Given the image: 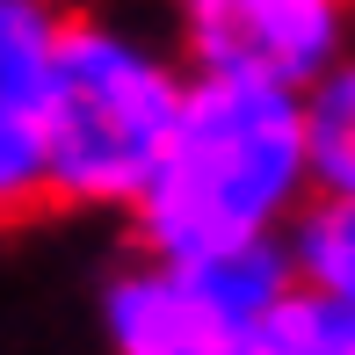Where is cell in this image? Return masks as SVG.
I'll return each mask as SVG.
<instances>
[{
  "label": "cell",
  "mask_w": 355,
  "mask_h": 355,
  "mask_svg": "<svg viewBox=\"0 0 355 355\" xmlns=\"http://www.w3.org/2000/svg\"><path fill=\"white\" fill-rule=\"evenodd\" d=\"M109 327L123 355H261V319H239L174 261L123 276L109 297Z\"/></svg>",
  "instance_id": "obj_5"
},
{
  "label": "cell",
  "mask_w": 355,
  "mask_h": 355,
  "mask_svg": "<svg viewBox=\"0 0 355 355\" xmlns=\"http://www.w3.org/2000/svg\"><path fill=\"white\" fill-rule=\"evenodd\" d=\"M182 102L189 94L138 44H123L94 15H58L44 109V159L58 203H138L167 159Z\"/></svg>",
  "instance_id": "obj_2"
},
{
  "label": "cell",
  "mask_w": 355,
  "mask_h": 355,
  "mask_svg": "<svg viewBox=\"0 0 355 355\" xmlns=\"http://www.w3.org/2000/svg\"><path fill=\"white\" fill-rule=\"evenodd\" d=\"M348 0H182L189 44L211 73H254V80H304L334 51Z\"/></svg>",
  "instance_id": "obj_4"
},
{
  "label": "cell",
  "mask_w": 355,
  "mask_h": 355,
  "mask_svg": "<svg viewBox=\"0 0 355 355\" xmlns=\"http://www.w3.org/2000/svg\"><path fill=\"white\" fill-rule=\"evenodd\" d=\"M51 51L58 15L44 0H0V232H22L66 211L51 189V159H44Z\"/></svg>",
  "instance_id": "obj_3"
},
{
  "label": "cell",
  "mask_w": 355,
  "mask_h": 355,
  "mask_svg": "<svg viewBox=\"0 0 355 355\" xmlns=\"http://www.w3.org/2000/svg\"><path fill=\"white\" fill-rule=\"evenodd\" d=\"M304 145V109L283 80L211 73L182 102L167 159L138 196V232L159 261H196L261 239V225L290 203Z\"/></svg>",
  "instance_id": "obj_1"
},
{
  "label": "cell",
  "mask_w": 355,
  "mask_h": 355,
  "mask_svg": "<svg viewBox=\"0 0 355 355\" xmlns=\"http://www.w3.org/2000/svg\"><path fill=\"white\" fill-rule=\"evenodd\" d=\"M304 145L334 196H355V66H341L304 109Z\"/></svg>",
  "instance_id": "obj_6"
},
{
  "label": "cell",
  "mask_w": 355,
  "mask_h": 355,
  "mask_svg": "<svg viewBox=\"0 0 355 355\" xmlns=\"http://www.w3.org/2000/svg\"><path fill=\"white\" fill-rule=\"evenodd\" d=\"M297 268L312 276V290L355 304V196H334L304 218L297 232Z\"/></svg>",
  "instance_id": "obj_7"
}]
</instances>
